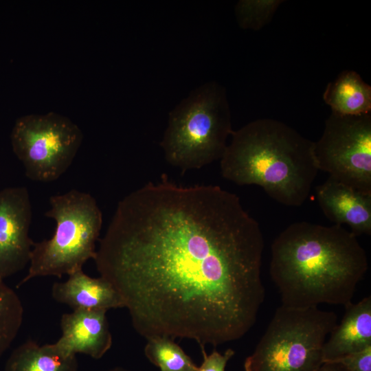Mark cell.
<instances>
[{"mask_svg":"<svg viewBox=\"0 0 371 371\" xmlns=\"http://www.w3.org/2000/svg\"><path fill=\"white\" fill-rule=\"evenodd\" d=\"M264 248L259 223L236 194L163 175L118 203L93 260L139 335L216 347L256 322Z\"/></svg>","mask_w":371,"mask_h":371,"instance_id":"1","label":"cell"},{"mask_svg":"<svg viewBox=\"0 0 371 371\" xmlns=\"http://www.w3.org/2000/svg\"><path fill=\"white\" fill-rule=\"evenodd\" d=\"M368 269L357 236L340 225L293 223L271 245L269 273L286 307L346 306Z\"/></svg>","mask_w":371,"mask_h":371,"instance_id":"2","label":"cell"},{"mask_svg":"<svg viewBox=\"0 0 371 371\" xmlns=\"http://www.w3.org/2000/svg\"><path fill=\"white\" fill-rule=\"evenodd\" d=\"M231 135L220 159L225 179L239 186H260L284 205L304 203L319 171L313 141L271 118L254 120Z\"/></svg>","mask_w":371,"mask_h":371,"instance_id":"3","label":"cell"},{"mask_svg":"<svg viewBox=\"0 0 371 371\" xmlns=\"http://www.w3.org/2000/svg\"><path fill=\"white\" fill-rule=\"evenodd\" d=\"M232 132L226 91L210 81L169 113L160 146L167 162L184 172L221 159Z\"/></svg>","mask_w":371,"mask_h":371,"instance_id":"4","label":"cell"},{"mask_svg":"<svg viewBox=\"0 0 371 371\" xmlns=\"http://www.w3.org/2000/svg\"><path fill=\"white\" fill-rule=\"evenodd\" d=\"M49 204L45 216L55 221L54 233L49 239L34 243L27 273L17 288L34 278L69 276L95 256L102 225L95 199L89 193L71 190L52 196Z\"/></svg>","mask_w":371,"mask_h":371,"instance_id":"5","label":"cell"},{"mask_svg":"<svg viewBox=\"0 0 371 371\" xmlns=\"http://www.w3.org/2000/svg\"><path fill=\"white\" fill-rule=\"evenodd\" d=\"M337 324L333 311L281 305L246 358L245 371H315L323 363L324 344Z\"/></svg>","mask_w":371,"mask_h":371,"instance_id":"6","label":"cell"},{"mask_svg":"<svg viewBox=\"0 0 371 371\" xmlns=\"http://www.w3.org/2000/svg\"><path fill=\"white\" fill-rule=\"evenodd\" d=\"M83 134L69 118L55 112L19 117L12 128L13 153L31 180L50 182L69 168Z\"/></svg>","mask_w":371,"mask_h":371,"instance_id":"7","label":"cell"},{"mask_svg":"<svg viewBox=\"0 0 371 371\" xmlns=\"http://www.w3.org/2000/svg\"><path fill=\"white\" fill-rule=\"evenodd\" d=\"M313 154L319 170L357 190L371 193V113H331Z\"/></svg>","mask_w":371,"mask_h":371,"instance_id":"8","label":"cell"},{"mask_svg":"<svg viewBox=\"0 0 371 371\" xmlns=\"http://www.w3.org/2000/svg\"><path fill=\"white\" fill-rule=\"evenodd\" d=\"M32 205L25 187L0 190V278L21 271L30 262L34 242L29 236Z\"/></svg>","mask_w":371,"mask_h":371,"instance_id":"9","label":"cell"},{"mask_svg":"<svg viewBox=\"0 0 371 371\" xmlns=\"http://www.w3.org/2000/svg\"><path fill=\"white\" fill-rule=\"evenodd\" d=\"M105 311L76 310L60 319L61 337L54 343L65 356L87 355L102 358L111 348L112 335Z\"/></svg>","mask_w":371,"mask_h":371,"instance_id":"10","label":"cell"},{"mask_svg":"<svg viewBox=\"0 0 371 371\" xmlns=\"http://www.w3.org/2000/svg\"><path fill=\"white\" fill-rule=\"evenodd\" d=\"M318 204L335 224H346L357 236L371 234V193L357 190L329 177L317 186Z\"/></svg>","mask_w":371,"mask_h":371,"instance_id":"11","label":"cell"},{"mask_svg":"<svg viewBox=\"0 0 371 371\" xmlns=\"http://www.w3.org/2000/svg\"><path fill=\"white\" fill-rule=\"evenodd\" d=\"M52 298L68 305L73 311H105L124 308V302L115 287L100 276L92 278L82 269L69 275L67 280L56 282L52 286Z\"/></svg>","mask_w":371,"mask_h":371,"instance_id":"12","label":"cell"},{"mask_svg":"<svg viewBox=\"0 0 371 371\" xmlns=\"http://www.w3.org/2000/svg\"><path fill=\"white\" fill-rule=\"evenodd\" d=\"M344 307L341 322L337 324L324 344L323 362L336 361L371 346V297Z\"/></svg>","mask_w":371,"mask_h":371,"instance_id":"13","label":"cell"},{"mask_svg":"<svg viewBox=\"0 0 371 371\" xmlns=\"http://www.w3.org/2000/svg\"><path fill=\"white\" fill-rule=\"evenodd\" d=\"M333 113L361 115L371 112V87L353 70H344L329 82L323 93Z\"/></svg>","mask_w":371,"mask_h":371,"instance_id":"14","label":"cell"},{"mask_svg":"<svg viewBox=\"0 0 371 371\" xmlns=\"http://www.w3.org/2000/svg\"><path fill=\"white\" fill-rule=\"evenodd\" d=\"M76 356H65L54 344L39 345L28 339L8 358L5 371H78Z\"/></svg>","mask_w":371,"mask_h":371,"instance_id":"15","label":"cell"},{"mask_svg":"<svg viewBox=\"0 0 371 371\" xmlns=\"http://www.w3.org/2000/svg\"><path fill=\"white\" fill-rule=\"evenodd\" d=\"M144 354L161 371H196L198 366L173 339L164 336L146 339Z\"/></svg>","mask_w":371,"mask_h":371,"instance_id":"16","label":"cell"},{"mask_svg":"<svg viewBox=\"0 0 371 371\" xmlns=\"http://www.w3.org/2000/svg\"><path fill=\"white\" fill-rule=\"evenodd\" d=\"M23 317V308L19 295L0 278V357L16 337Z\"/></svg>","mask_w":371,"mask_h":371,"instance_id":"17","label":"cell"},{"mask_svg":"<svg viewBox=\"0 0 371 371\" xmlns=\"http://www.w3.org/2000/svg\"><path fill=\"white\" fill-rule=\"evenodd\" d=\"M282 0H240L235 7V15L243 29L260 30L273 18Z\"/></svg>","mask_w":371,"mask_h":371,"instance_id":"18","label":"cell"},{"mask_svg":"<svg viewBox=\"0 0 371 371\" xmlns=\"http://www.w3.org/2000/svg\"><path fill=\"white\" fill-rule=\"evenodd\" d=\"M201 350L203 359L196 371H225L228 361L235 353L231 348L227 349L223 354L214 350L210 355L206 353L205 348H201Z\"/></svg>","mask_w":371,"mask_h":371,"instance_id":"19","label":"cell"},{"mask_svg":"<svg viewBox=\"0 0 371 371\" xmlns=\"http://www.w3.org/2000/svg\"><path fill=\"white\" fill-rule=\"evenodd\" d=\"M333 362L341 363L348 371H371V346Z\"/></svg>","mask_w":371,"mask_h":371,"instance_id":"20","label":"cell"},{"mask_svg":"<svg viewBox=\"0 0 371 371\" xmlns=\"http://www.w3.org/2000/svg\"><path fill=\"white\" fill-rule=\"evenodd\" d=\"M315 371H348L338 362H323Z\"/></svg>","mask_w":371,"mask_h":371,"instance_id":"21","label":"cell"},{"mask_svg":"<svg viewBox=\"0 0 371 371\" xmlns=\"http://www.w3.org/2000/svg\"><path fill=\"white\" fill-rule=\"evenodd\" d=\"M105 371H130V370L121 368V367H116V368H113L105 370Z\"/></svg>","mask_w":371,"mask_h":371,"instance_id":"22","label":"cell"}]
</instances>
